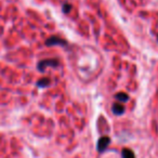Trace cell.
<instances>
[{"label":"cell","mask_w":158,"mask_h":158,"mask_svg":"<svg viewBox=\"0 0 158 158\" xmlns=\"http://www.w3.org/2000/svg\"><path fill=\"white\" fill-rule=\"evenodd\" d=\"M110 144V139L108 136H102L98 141V151L100 153H103V152L106 151V148H107Z\"/></svg>","instance_id":"3"},{"label":"cell","mask_w":158,"mask_h":158,"mask_svg":"<svg viewBox=\"0 0 158 158\" xmlns=\"http://www.w3.org/2000/svg\"><path fill=\"white\" fill-rule=\"evenodd\" d=\"M68 42L66 40L62 39L60 37H56V36H52V37L48 38L46 40V46L48 47H53V46H62V47H67Z\"/></svg>","instance_id":"2"},{"label":"cell","mask_w":158,"mask_h":158,"mask_svg":"<svg viewBox=\"0 0 158 158\" xmlns=\"http://www.w3.org/2000/svg\"><path fill=\"white\" fill-rule=\"evenodd\" d=\"M50 84H51V81L49 78H42L37 82V86L39 87V88H47V87L50 86Z\"/></svg>","instance_id":"7"},{"label":"cell","mask_w":158,"mask_h":158,"mask_svg":"<svg viewBox=\"0 0 158 158\" xmlns=\"http://www.w3.org/2000/svg\"><path fill=\"white\" fill-rule=\"evenodd\" d=\"M121 156H123V158H135L133 151H131L130 148H123L121 152Z\"/></svg>","instance_id":"5"},{"label":"cell","mask_w":158,"mask_h":158,"mask_svg":"<svg viewBox=\"0 0 158 158\" xmlns=\"http://www.w3.org/2000/svg\"><path fill=\"white\" fill-rule=\"evenodd\" d=\"M157 40H158V36H157Z\"/></svg>","instance_id":"9"},{"label":"cell","mask_w":158,"mask_h":158,"mask_svg":"<svg viewBox=\"0 0 158 158\" xmlns=\"http://www.w3.org/2000/svg\"><path fill=\"white\" fill-rule=\"evenodd\" d=\"M59 61L56 59H46V60H42L38 63L37 67L39 69V72L44 73L46 70L47 66H52V67H57L59 66Z\"/></svg>","instance_id":"1"},{"label":"cell","mask_w":158,"mask_h":158,"mask_svg":"<svg viewBox=\"0 0 158 158\" xmlns=\"http://www.w3.org/2000/svg\"><path fill=\"white\" fill-rule=\"evenodd\" d=\"M70 9H72V6L69 5V3H64L63 5V12L64 13H69Z\"/></svg>","instance_id":"8"},{"label":"cell","mask_w":158,"mask_h":158,"mask_svg":"<svg viewBox=\"0 0 158 158\" xmlns=\"http://www.w3.org/2000/svg\"><path fill=\"white\" fill-rule=\"evenodd\" d=\"M115 99H116L117 101H119V102H127L128 100H129V95H128L127 93H125V92H119V93H117V94L115 95Z\"/></svg>","instance_id":"6"},{"label":"cell","mask_w":158,"mask_h":158,"mask_svg":"<svg viewBox=\"0 0 158 158\" xmlns=\"http://www.w3.org/2000/svg\"><path fill=\"white\" fill-rule=\"evenodd\" d=\"M112 112L114 113L115 115H117V116H120V115H123V113H125V107H123L121 104L115 103V104H113Z\"/></svg>","instance_id":"4"}]
</instances>
